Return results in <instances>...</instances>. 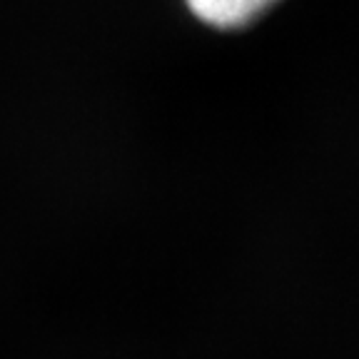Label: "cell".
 I'll use <instances>...</instances> for the list:
<instances>
[{"mask_svg":"<svg viewBox=\"0 0 359 359\" xmlns=\"http://www.w3.org/2000/svg\"><path fill=\"white\" fill-rule=\"evenodd\" d=\"M190 13L217 30H237L255 22L277 0H185Z\"/></svg>","mask_w":359,"mask_h":359,"instance_id":"cell-1","label":"cell"}]
</instances>
